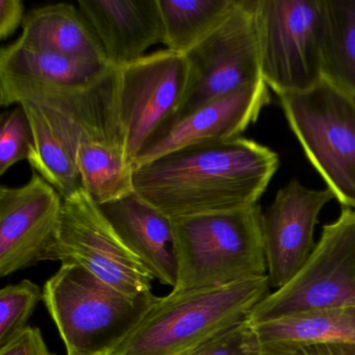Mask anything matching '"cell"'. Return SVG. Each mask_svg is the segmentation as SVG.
Returning a JSON list of instances; mask_svg holds the SVG:
<instances>
[{"mask_svg":"<svg viewBox=\"0 0 355 355\" xmlns=\"http://www.w3.org/2000/svg\"><path fill=\"white\" fill-rule=\"evenodd\" d=\"M277 153L239 137L172 151L135 168V191L171 219L259 205L279 168Z\"/></svg>","mask_w":355,"mask_h":355,"instance_id":"1","label":"cell"},{"mask_svg":"<svg viewBox=\"0 0 355 355\" xmlns=\"http://www.w3.org/2000/svg\"><path fill=\"white\" fill-rule=\"evenodd\" d=\"M270 288L266 275L220 288L171 291L110 355H184L248 319Z\"/></svg>","mask_w":355,"mask_h":355,"instance_id":"2","label":"cell"},{"mask_svg":"<svg viewBox=\"0 0 355 355\" xmlns=\"http://www.w3.org/2000/svg\"><path fill=\"white\" fill-rule=\"evenodd\" d=\"M159 297L130 296L76 263H62L43 286V302L67 355H110Z\"/></svg>","mask_w":355,"mask_h":355,"instance_id":"3","label":"cell"},{"mask_svg":"<svg viewBox=\"0 0 355 355\" xmlns=\"http://www.w3.org/2000/svg\"><path fill=\"white\" fill-rule=\"evenodd\" d=\"M259 205L172 219L173 292L220 288L267 275Z\"/></svg>","mask_w":355,"mask_h":355,"instance_id":"4","label":"cell"},{"mask_svg":"<svg viewBox=\"0 0 355 355\" xmlns=\"http://www.w3.org/2000/svg\"><path fill=\"white\" fill-rule=\"evenodd\" d=\"M307 159L343 207L355 211V98L322 80L277 95Z\"/></svg>","mask_w":355,"mask_h":355,"instance_id":"5","label":"cell"},{"mask_svg":"<svg viewBox=\"0 0 355 355\" xmlns=\"http://www.w3.org/2000/svg\"><path fill=\"white\" fill-rule=\"evenodd\" d=\"M261 78L276 95L322 80L320 0H255Z\"/></svg>","mask_w":355,"mask_h":355,"instance_id":"6","label":"cell"},{"mask_svg":"<svg viewBox=\"0 0 355 355\" xmlns=\"http://www.w3.org/2000/svg\"><path fill=\"white\" fill-rule=\"evenodd\" d=\"M355 305V211L342 207L323 227L302 269L251 311L252 324L322 307Z\"/></svg>","mask_w":355,"mask_h":355,"instance_id":"7","label":"cell"},{"mask_svg":"<svg viewBox=\"0 0 355 355\" xmlns=\"http://www.w3.org/2000/svg\"><path fill=\"white\" fill-rule=\"evenodd\" d=\"M46 261L83 266L130 296L153 292L151 274L83 188L63 198L57 238Z\"/></svg>","mask_w":355,"mask_h":355,"instance_id":"8","label":"cell"},{"mask_svg":"<svg viewBox=\"0 0 355 355\" xmlns=\"http://www.w3.org/2000/svg\"><path fill=\"white\" fill-rule=\"evenodd\" d=\"M116 115L134 165L149 141L178 115L188 89L186 57L155 51L116 69Z\"/></svg>","mask_w":355,"mask_h":355,"instance_id":"9","label":"cell"},{"mask_svg":"<svg viewBox=\"0 0 355 355\" xmlns=\"http://www.w3.org/2000/svg\"><path fill=\"white\" fill-rule=\"evenodd\" d=\"M188 89L175 118L263 80L255 0H238L234 11L186 55Z\"/></svg>","mask_w":355,"mask_h":355,"instance_id":"10","label":"cell"},{"mask_svg":"<svg viewBox=\"0 0 355 355\" xmlns=\"http://www.w3.org/2000/svg\"><path fill=\"white\" fill-rule=\"evenodd\" d=\"M63 197L33 172L17 188H0V276L46 261L57 238Z\"/></svg>","mask_w":355,"mask_h":355,"instance_id":"11","label":"cell"},{"mask_svg":"<svg viewBox=\"0 0 355 355\" xmlns=\"http://www.w3.org/2000/svg\"><path fill=\"white\" fill-rule=\"evenodd\" d=\"M114 71L109 64L71 59L16 40L0 51V105L80 94Z\"/></svg>","mask_w":355,"mask_h":355,"instance_id":"12","label":"cell"},{"mask_svg":"<svg viewBox=\"0 0 355 355\" xmlns=\"http://www.w3.org/2000/svg\"><path fill=\"white\" fill-rule=\"evenodd\" d=\"M332 199L334 195L327 188L313 190L293 180L278 190L263 211L261 232L273 291L290 282L311 257L320 213Z\"/></svg>","mask_w":355,"mask_h":355,"instance_id":"13","label":"cell"},{"mask_svg":"<svg viewBox=\"0 0 355 355\" xmlns=\"http://www.w3.org/2000/svg\"><path fill=\"white\" fill-rule=\"evenodd\" d=\"M270 101L269 87L261 80L174 118L149 141L134 168L178 149L242 137Z\"/></svg>","mask_w":355,"mask_h":355,"instance_id":"14","label":"cell"},{"mask_svg":"<svg viewBox=\"0 0 355 355\" xmlns=\"http://www.w3.org/2000/svg\"><path fill=\"white\" fill-rule=\"evenodd\" d=\"M78 8L114 69L139 61L150 47L164 43L157 0H80Z\"/></svg>","mask_w":355,"mask_h":355,"instance_id":"15","label":"cell"},{"mask_svg":"<svg viewBox=\"0 0 355 355\" xmlns=\"http://www.w3.org/2000/svg\"><path fill=\"white\" fill-rule=\"evenodd\" d=\"M101 207L153 279L174 288L178 268L171 218L137 193Z\"/></svg>","mask_w":355,"mask_h":355,"instance_id":"16","label":"cell"},{"mask_svg":"<svg viewBox=\"0 0 355 355\" xmlns=\"http://www.w3.org/2000/svg\"><path fill=\"white\" fill-rule=\"evenodd\" d=\"M20 43L80 61L107 63L101 41L78 7L55 3L26 13ZM110 65V64H109Z\"/></svg>","mask_w":355,"mask_h":355,"instance_id":"17","label":"cell"},{"mask_svg":"<svg viewBox=\"0 0 355 355\" xmlns=\"http://www.w3.org/2000/svg\"><path fill=\"white\" fill-rule=\"evenodd\" d=\"M253 325L265 351L304 345H355V305L311 309Z\"/></svg>","mask_w":355,"mask_h":355,"instance_id":"18","label":"cell"},{"mask_svg":"<svg viewBox=\"0 0 355 355\" xmlns=\"http://www.w3.org/2000/svg\"><path fill=\"white\" fill-rule=\"evenodd\" d=\"M76 161L82 188L99 207L136 193L134 165L120 141L82 139L76 146Z\"/></svg>","mask_w":355,"mask_h":355,"instance_id":"19","label":"cell"},{"mask_svg":"<svg viewBox=\"0 0 355 355\" xmlns=\"http://www.w3.org/2000/svg\"><path fill=\"white\" fill-rule=\"evenodd\" d=\"M322 80L355 98V0H320Z\"/></svg>","mask_w":355,"mask_h":355,"instance_id":"20","label":"cell"},{"mask_svg":"<svg viewBox=\"0 0 355 355\" xmlns=\"http://www.w3.org/2000/svg\"><path fill=\"white\" fill-rule=\"evenodd\" d=\"M166 49L186 57L214 32L238 0H157Z\"/></svg>","mask_w":355,"mask_h":355,"instance_id":"21","label":"cell"},{"mask_svg":"<svg viewBox=\"0 0 355 355\" xmlns=\"http://www.w3.org/2000/svg\"><path fill=\"white\" fill-rule=\"evenodd\" d=\"M19 105L24 107L32 128L28 164L63 198L71 196L82 189L76 155L55 138L34 103L24 101Z\"/></svg>","mask_w":355,"mask_h":355,"instance_id":"22","label":"cell"},{"mask_svg":"<svg viewBox=\"0 0 355 355\" xmlns=\"http://www.w3.org/2000/svg\"><path fill=\"white\" fill-rule=\"evenodd\" d=\"M43 300V290L28 279L0 291V348L15 340L28 327V322Z\"/></svg>","mask_w":355,"mask_h":355,"instance_id":"23","label":"cell"},{"mask_svg":"<svg viewBox=\"0 0 355 355\" xmlns=\"http://www.w3.org/2000/svg\"><path fill=\"white\" fill-rule=\"evenodd\" d=\"M33 132L24 107L15 109L1 116L0 128V175H5L15 164L28 159Z\"/></svg>","mask_w":355,"mask_h":355,"instance_id":"24","label":"cell"},{"mask_svg":"<svg viewBox=\"0 0 355 355\" xmlns=\"http://www.w3.org/2000/svg\"><path fill=\"white\" fill-rule=\"evenodd\" d=\"M184 355H266V352L254 325L247 319Z\"/></svg>","mask_w":355,"mask_h":355,"instance_id":"25","label":"cell"},{"mask_svg":"<svg viewBox=\"0 0 355 355\" xmlns=\"http://www.w3.org/2000/svg\"><path fill=\"white\" fill-rule=\"evenodd\" d=\"M0 355H55L51 352L39 328L28 326L15 340L0 348Z\"/></svg>","mask_w":355,"mask_h":355,"instance_id":"26","label":"cell"},{"mask_svg":"<svg viewBox=\"0 0 355 355\" xmlns=\"http://www.w3.org/2000/svg\"><path fill=\"white\" fill-rule=\"evenodd\" d=\"M22 0H0V39L5 41L22 26L26 18Z\"/></svg>","mask_w":355,"mask_h":355,"instance_id":"27","label":"cell"},{"mask_svg":"<svg viewBox=\"0 0 355 355\" xmlns=\"http://www.w3.org/2000/svg\"><path fill=\"white\" fill-rule=\"evenodd\" d=\"M266 355H355L354 344H315L265 351Z\"/></svg>","mask_w":355,"mask_h":355,"instance_id":"28","label":"cell"}]
</instances>
